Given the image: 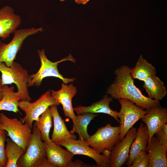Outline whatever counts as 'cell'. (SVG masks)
<instances>
[{"mask_svg":"<svg viewBox=\"0 0 167 167\" xmlns=\"http://www.w3.org/2000/svg\"><path fill=\"white\" fill-rule=\"evenodd\" d=\"M131 69L126 65L117 68L114 72L115 79L107 88L106 93L115 99H128L137 106L147 110L160 105V101L145 96L135 85L134 79L131 75Z\"/></svg>","mask_w":167,"mask_h":167,"instance_id":"6da1fadb","label":"cell"},{"mask_svg":"<svg viewBox=\"0 0 167 167\" xmlns=\"http://www.w3.org/2000/svg\"><path fill=\"white\" fill-rule=\"evenodd\" d=\"M0 72L2 85L15 84L17 88V95L20 100L32 101L28 86L30 75L27 70L19 63L14 61L10 67L1 62H0Z\"/></svg>","mask_w":167,"mask_h":167,"instance_id":"7a4b0ae2","label":"cell"},{"mask_svg":"<svg viewBox=\"0 0 167 167\" xmlns=\"http://www.w3.org/2000/svg\"><path fill=\"white\" fill-rule=\"evenodd\" d=\"M38 53L41 62V66L39 70L36 73L29 75L28 87L33 86H40L43 79L48 77H54L61 80L64 83L67 84L73 83L76 80L75 78H68L65 77L59 72L58 66L61 62L70 61L75 63L76 60L70 54L68 56L55 62H52L46 56L44 49H38Z\"/></svg>","mask_w":167,"mask_h":167,"instance_id":"3957f363","label":"cell"},{"mask_svg":"<svg viewBox=\"0 0 167 167\" xmlns=\"http://www.w3.org/2000/svg\"><path fill=\"white\" fill-rule=\"evenodd\" d=\"M120 126H112L110 123L99 128L93 135L85 141L86 143L100 154L110 157L111 152L120 140Z\"/></svg>","mask_w":167,"mask_h":167,"instance_id":"277c9868","label":"cell"},{"mask_svg":"<svg viewBox=\"0 0 167 167\" xmlns=\"http://www.w3.org/2000/svg\"><path fill=\"white\" fill-rule=\"evenodd\" d=\"M43 31L42 27L18 29L14 33L13 38L9 43L6 44L0 41V62H4L8 67L11 66L25 40Z\"/></svg>","mask_w":167,"mask_h":167,"instance_id":"5b68a950","label":"cell"},{"mask_svg":"<svg viewBox=\"0 0 167 167\" xmlns=\"http://www.w3.org/2000/svg\"><path fill=\"white\" fill-rule=\"evenodd\" d=\"M54 98L50 90H48L35 101H19L18 107L25 113L24 117L20 119L23 123L27 124L32 129L33 121L37 120L40 115L51 105H59Z\"/></svg>","mask_w":167,"mask_h":167,"instance_id":"8992f818","label":"cell"},{"mask_svg":"<svg viewBox=\"0 0 167 167\" xmlns=\"http://www.w3.org/2000/svg\"><path fill=\"white\" fill-rule=\"evenodd\" d=\"M0 128L6 131L10 139L26 151L32 137V129L20 120L10 118L2 113H0Z\"/></svg>","mask_w":167,"mask_h":167,"instance_id":"52a82bcc","label":"cell"},{"mask_svg":"<svg viewBox=\"0 0 167 167\" xmlns=\"http://www.w3.org/2000/svg\"><path fill=\"white\" fill-rule=\"evenodd\" d=\"M121 105L118 118L120 119L119 139L122 140L126 134L139 120L141 119L148 110L139 107L132 101L124 98L118 99Z\"/></svg>","mask_w":167,"mask_h":167,"instance_id":"ba28073f","label":"cell"},{"mask_svg":"<svg viewBox=\"0 0 167 167\" xmlns=\"http://www.w3.org/2000/svg\"><path fill=\"white\" fill-rule=\"evenodd\" d=\"M55 143L65 147L74 155H82L91 158L96 162V167H110V158L97 152L87 145L85 141L65 138Z\"/></svg>","mask_w":167,"mask_h":167,"instance_id":"9c48e42d","label":"cell"},{"mask_svg":"<svg viewBox=\"0 0 167 167\" xmlns=\"http://www.w3.org/2000/svg\"><path fill=\"white\" fill-rule=\"evenodd\" d=\"M41 133L34 124L32 128V135L24 153L19 158L18 167H34L40 160L46 158V155Z\"/></svg>","mask_w":167,"mask_h":167,"instance_id":"30bf717a","label":"cell"},{"mask_svg":"<svg viewBox=\"0 0 167 167\" xmlns=\"http://www.w3.org/2000/svg\"><path fill=\"white\" fill-rule=\"evenodd\" d=\"M136 131V128L132 126L124 138L115 145L110 157V167H121L127 161L130 147L135 137Z\"/></svg>","mask_w":167,"mask_h":167,"instance_id":"8fae6325","label":"cell"},{"mask_svg":"<svg viewBox=\"0 0 167 167\" xmlns=\"http://www.w3.org/2000/svg\"><path fill=\"white\" fill-rule=\"evenodd\" d=\"M67 84L62 83L61 88L58 91L50 90L55 100L62 105L65 116L72 119L74 125L75 123L76 116L72 107V100L76 94L77 88L72 83Z\"/></svg>","mask_w":167,"mask_h":167,"instance_id":"7c38bea8","label":"cell"},{"mask_svg":"<svg viewBox=\"0 0 167 167\" xmlns=\"http://www.w3.org/2000/svg\"><path fill=\"white\" fill-rule=\"evenodd\" d=\"M148 129L149 143L155 133L167 122V109L160 105L152 108L141 118Z\"/></svg>","mask_w":167,"mask_h":167,"instance_id":"4fadbf2b","label":"cell"},{"mask_svg":"<svg viewBox=\"0 0 167 167\" xmlns=\"http://www.w3.org/2000/svg\"><path fill=\"white\" fill-rule=\"evenodd\" d=\"M43 142L48 162L54 167H67L75 155L52 141L49 143Z\"/></svg>","mask_w":167,"mask_h":167,"instance_id":"5bb4252c","label":"cell"},{"mask_svg":"<svg viewBox=\"0 0 167 167\" xmlns=\"http://www.w3.org/2000/svg\"><path fill=\"white\" fill-rule=\"evenodd\" d=\"M21 23L20 16L6 6L0 9V37L6 39L14 33Z\"/></svg>","mask_w":167,"mask_h":167,"instance_id":"9a60e30c","label":"cell"},{"mask_svg":"<svg viewBox=\"0 0 167 167\" xmlns=\"http://www.w3.org/2000/svg\"><path fill=\"white\" fill-rule=\"evenodd\" d=\"M167 151V149L153 136L146 150L148 152V167H166Z\"/></svg>","mask_w":167,"mask_h":167,"instance_id":"2e32d148","label":"cell"},{"mask_svg":"<svg viewBox=\"0 0 167 167\" xmlns=\"http://www.w3.org/2000/svg\"><path fill=\"white\" fill-rule=\"evenodd\" d=\"M113 100V98L109 96L106 94L103 96L101 99L92 104L90 105H79L74 107V110L77 114L86 113L107 114L119 123L120 120L118 118V112L112 109L109 107L110 103Z\"/></svg>","mask_w":167,"mask_h":167,"instance_id":"e0dca14e","label":"cell"},{"mask_svg":"<svg viewBox=\"0 0 167 167\" xmlns=\"http://www.w3.org/2000/svg\"><path fill=\"white\" fill-rule=\"evenodd\" d=\"M149 139L148 132L146 125L140 123L135 137L131 145L128 159L126 165L128 167L132 164L135 157L142 150H145Z\"/></svg>","mask_w":167,"mask_h":167,"instance_id":"ac0fdd59","label":"cell"},{"mask_svg":"<svg viewBox=\"0 0 167 167\" xmlns=\"http://www.w3.org/2000/svg\"><path fill=\"white\" fill-rule=\"evenodd\" d=\"M49 107L52 112L54 125L51 141L56 143L65 138L76 139V136L71 133L68 130L64 120L59 113L57 105H53Z\"/></svg>","mask_w":167,"mask_h":167,"instance_id":"d6986e66","label":"cell"},{"mask_svg":"<svg viewBox=\"0 0 167 167\" xmlns=\"http://www.w3.org/2000/svg\"><path fill=\"white\" fill-rule=\"evenodd\" d=\"M143 87L148 93V97L152 99L160 101L167 93L163 82L156 75L147 77L143 81Z\"/></svg>","mask_w":167,"mask_h":167,"instance_id":"ffe728a7","label":"cell"},{"mask_svg":"<svg viewBox=\"0 0 167 167\" xmlns=\"http://www.w3.org/2000/svg\"><path fill=\"white\" fill-rule=\"evenodd\" d=\"M14 86L8 85L2 86L3 97L0 101V111L2 110L20 113L18 106L20 100L17 92H14Z\"/></svg>","mask_w":167,"mask_h":167,"instance_id":"44dd1931","label":"cell"},{"mask_svg":"<svg viewBox=\"0 0 167 167\" xmlns=\"http://www.w3.org/2000/svg\"><path fill=\"white\" fill-rule=\"evenodd\" d=\"M98 115L96 114L90 113L78 114L75 124L70 132L72 134L76 133L79 135V139L87 140L90 136L87 131L88 126L92 120Z\"/></svg>","mask_w":167,"mask_h":167,"instance_id":"7402d4cb","label":"cell"},{"mask_svg":"<svg viewBox=\"0 0 167 167\" xmlns=\"http://www.w3.org/2000/svg\"><path fill=\"white\" fill-rule=\"evenodd\" d=\"M130 74L133 79H137L143 81L149 76L156 75V71L154 66L141 55L135 67L131 68Z\"/></svg>","mask_w":167,"mask_h":167,"instance_id":"603a6c76","label":"cell"},{"mask_svg":"<svg viewBox=\"0 0 167 167\" xmlns=\"http://www.w3.org/2000/svg\"><path fill=\"white\" fill-rule=\"evenodd\" d=\"M53 117L50 107H48L35 121L34 125L40 131L41 139L46 143L51 141L49 137L50 130L52 126Z\"/></svg>","mask_w":167,"mask_h":167,"instance_id":"cb8c5ba5","label":"cell"},{"mask_svg":"<svg viewBox=\"0 0 167 167\" xmlns=\"http://www.w3.org/2000/svg\"><path fill=\"white\" fill-rule=\"evenodd\" d=\"M6 141V144L5 148V152L7 158L6 167H17L19 158L26 151L11 139L7 138Z\"/></svg>","mask_w":167,"mask_h":167,"instance_id":"d4e9b609","label":"cell"},{"mask_svg":"<svg viewBox=\"0 0 167 167\" xmlns=\"http://www.w3.org/2000/svg\"><path fill=\"white\" fill-rule=\"evenodd\" d=\"M149 164L147 153L143 150L137 155L129 167H148Z\"/></svg>","mask_w":167,"mask_h":167,"instance_id":"484cf974","label":"cell"},{"mask_svg":"<svg viewBox=\"0 0 167 167\" xmlns=\"http://www.w3.org/2000/svg\"><path fill=\"white\" fill-rule=\"evenodd\" d=\"M6 131L0 128V163L3 167H6L7 158L5 152V142L6 139Z\"/></svg>","mask_w":167,"mask_h":167,"instance_id":"4316f807","label":"cell"},{"mask_svg":"<svg viewBox=\"0 0 167 167\" xmlns=\"http://www.w3.org/2000/svg\"><path fill=\"white\" fill-rule=\"evenodd\" d=\"M159 141L167 149V124H164L155 134Z\"/></svg>","mask_w":167,"mask_h":167,"instance_id":"83f0119b","label":"cell"},{"mask_svg":"<svg viewBox=\"0 0 167 167\" xmlns=\"http://www.w3.org/2000/svg\"><path fill=\"white\" fill-rule=\"evenodd\" d=\"M93 165L85 164L83 161L77 160L74 161H71L67 165V167H92Z\"/></svg>","mask_w":167,"mask_h":167,"instance_id":"f1b7e54d","label":"cell"},{"mask_svg":"<svg viewBox=\"0 0 167 167\" xmlns=\"http://www.w3.org/2000/svg\"><path fill=\"white\" fill-rule=\"evenodd\" d=\"M65 0H60V1H64ZM89 0H75V2L78 4H82L83 5L86 4Z\"/></svg>","mask_w":167,"mask_h":167,"instance_id":"f546056e","label":"cell"},{"mask_svg":"<svg viewBox=\"0 0 167 167\" xmlns=\"http://www.w3.org/2000/svg\"><path fill=\"white\" fill-rule=\"evenodd\" d=\"M2 79L0 78V101L3 97L2 89Z\"/></svg>","mask_w":167,"mask_h":167,"instance_id":"4dcf8cb0","label":"cell"},{"mask_svg":"<svg viewBox=\"0 0 167 167\" xmlns=\"http://www.w3.org/2000/svg\"><path fill=\"white\" fill-rule=\"evenodd\" d=\"M3 167L2 165L0 163V167Z\"/></svg>","mask_w":167,"mask_h":167,"instance_id":"1f68e13d","label":"cell"},{"mask_svg":"<svg viewBox=\"0 0 167 167\" xmlns=\"http://www.w3.org/2000/svg\"><path fill=\"white\" fill-rule=\"evenodd\" d=\"M1 120H0V125L1 124Z\"/></svg>","mask_w":167,"mask_h":167,"instance_id":"d6a6232c","label":"cell"}]
</instances>
